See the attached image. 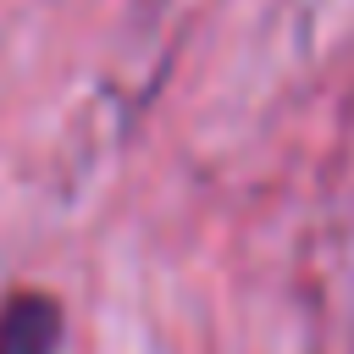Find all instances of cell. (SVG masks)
Masks as SVG:
<instances>
[{
    "label": "cell",
    "mask_w": 354,
    "mask_h": 354,
    "mask_svg": "<svg viewBox=\"0 0 354 354\" xmlns=\"http://www.w3.org/2000/svg\"><path fill=\"white\" fill-rule=\"evenodd\" d=\"M61 304L50 293H11L0 310V354H55Z\"/></svg>",
    "instance_id": "6da1fadb"
}]
</instances>
